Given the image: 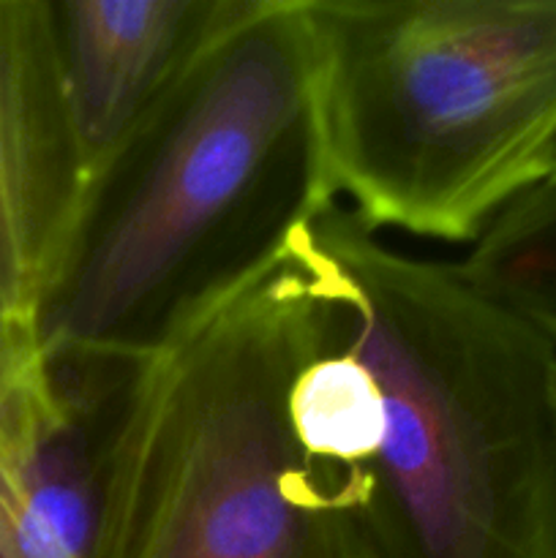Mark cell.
<instances>
[{"label": "cell", "mask_w": 556, "mask_h": 558, "mask_svg": "<svg viewBox=\"0 0 556 558\" xmlns=\"http://www.w3.org/2000/svg\"><path fill=\"white\" fill-rule=\"evenodd\" d=\"M298 0H223L134 140L90 183L36 338L55 374L125 385L319 207Z\"/></svg>", "instance_id": "cell-1"}, {"label": "cell", "mask_w": 556, "mask_h": 558, "mask_svg": "<svg viewBox=\"0 0 556 558\" xmlns=\"http://www.w3.org/2000/svg\"><path fill=\"white\" fill-rule=\"evenodd\" d=\"M376 379L382 558H556V343L325 202L287 234Z\"/></svg>", "instance_id": "cell-2"}, {"label": "cell", "mask_w": 556, "mask_h": 558, "mask_svg": "<svg viewBox=\"0 0 556 558\" xmlns=\"http://www.w3.org/2000/svg\"><path fill=\"white\" fill-rule=\"evenodd\" d=\"M336 327L283 240L136 365L104 434L98 558H382L371 477L316 458L289 407Z\"/></svg>", "instance_id": "cell-3"}, {"label": "cell", "mask_w": 556, "mask_h": 558, "mask_svg": "<svg viewBox=\"0 0 556 558\" xmlns=\"http://www.w3.org/2000/svg\"><path fill=\"white\" fill-rule=\"evenodd\" d=\"M316 194L472 245L556 142V0H298Z\"/></svg>", "instance_id": "cell-4"}, {"label": "cell", "mask_w": 556, "mask_h": 558, "mask_svg": "<svg viewBox=\"0 0 556 558\" xmlns=\"http://www.w3.org/2000/svg\"><path fill=\"white\" fill-rule=\"evenodd\" d=\"M87 189L52 0H0V327L36 330Z\"/></svg>", "instance_id": "cell-5"}, {"label": "cell", "mask_w": 556, "mask_h": 558, "mask_svg": "<svg viewBox=\"0 0 556 558\" xmlns=\"http://www.w3.org/2000/svg\"><path fill=\"white\" fill-rule=\"evenodd\" d=\"M223 0H52L60 76L87 180L134 140Z\"/></svg>", "instance_id": "cell-6"}, {"label": "cell", "mask_w": 556, "mask_h": 558, "mask_svg": "<svg viewBox=\"0 0 556 558\" xmlns=\"http://www.w3.org/2000/svg\"><path fill=\"white\" fill-rule=\"evenodd\" d=\"M458 270L556 343V178L516 196L469 245Z\"/></svg>", "instance_id": "cell-7"}, {"label": "cell", "mask_w": 556, "mask_h": 558, "mask_svg": "<svg viewBox=\"0 0 556 558\" xmlns=\"http://www.w3.org/2000/svg\"><path fill=\"white\" fill-rule=\"evenodd\" d=\"M63 401L31 327H0V534L25 499L44 428Z\"/></svg>", "instance_id": "cell-8"}, {"label": "cell", "mask_w": 556, "mask_h": 558, "mask_svg": "<svg viewBox=\"0 0 556 558\" xmlns=\"http://www.w3.org/2000/svg\"><path fill=\"white\" fill-rule=\"evenodd\" d=\"M545 178H556V142H554V147H551V153H548V161H545L543 180Z\"/></svg>", "instance_id": "cell-9"}]
</instances>
